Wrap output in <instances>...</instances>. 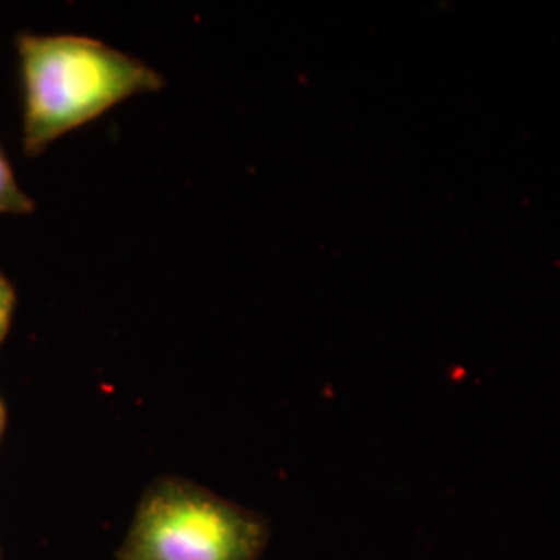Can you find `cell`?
Returning a JSON list of instances; mask_svg holds the SVG:
<instances>
[{"mask_svg": "<svg viewBox=\"0 0 560 560\" xmlns=\"http://www.w3.org/2000/svg\"><path fill=\"white\" fill-rule=\"evenodd\" d=\"M23 152L34 159L120 102L161 92L156 69L88 36H18Z\"/></svg>", "mask_w": 560, "mask_h": 560, "instance_id": "6da1fadb", "label": "cell"}, {"mask_svg": "<svg viewBox=\"0 0 560 560\" xmlns=\"http://www.w3.org/2000/svg\"><path fill=\"white\" fill-rule=\"evenodd\" d=\"M264 525L194 483L162 480L141 501L122 560H256Z\"/></svg>", "mask_w": 560, "mask_h": 560, "instance_id": "7a4b0ae2", "label": "cell"}, {"mask_svg": "<svg viewBox=\"0 0 560 560\" xmlns=\"http://www.w3.org/2000/svg\"><path fill=\"white\" fill-rule=\"evenodd\" d=\"M34 208V200L21 189L11 162L0 150V214H32Z\"/></svg>", "mask_w": 560, "mask_h": 560, "instance_id": "3957f363", "label": "cell"}, {"mask_svg": "<svg viewBox=\"0 0 560 560\" xmlns=\"http://www.w3.org/2000/svg\"><path fill=\"white\" fill-rule=\"evenodd\" d=\"M15 305H18L15 287L11 284V280L7 279V277L0 272V342L4 340V337H7L9 330H11Z\"/></svg>", "mask_w": 560, "mask_h": 560, "instance_id": "277c9868", "label": "cell"}, {"mask_svg": "<svg viewBox=\"0 0 560 560\" xmlns=\"http://www.w3.org/2000/svg\"><path fill=\"white\" fill-rule=\"evenodd\" d=\"M4 423H7V411H4V402H2V399H0V436H2Z\"/></svg>", "mask_w": 560, "mask_h": 560, "instance_id": "5b68a950", "label": "cell"}]
</instances>
